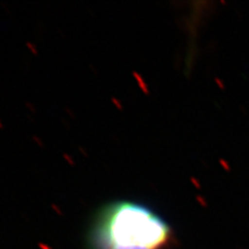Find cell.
I'll return each mask as SVG.
<instances>
[{"instance_id": "obj_1", "label": "cell", "mask_w": 249, "mask_h": 249, "mask_svg": "<svg viewBox=\"0 0 249 249\" xmlns=\"http://www.w3.org/2000/svg\"><path fill=\"white\" fill-rule=\"evenodd\" d=\"M85 241L88 249H166L174 231L142 202L113 200L93 214Z\"/></svg>"}]
</instances>
